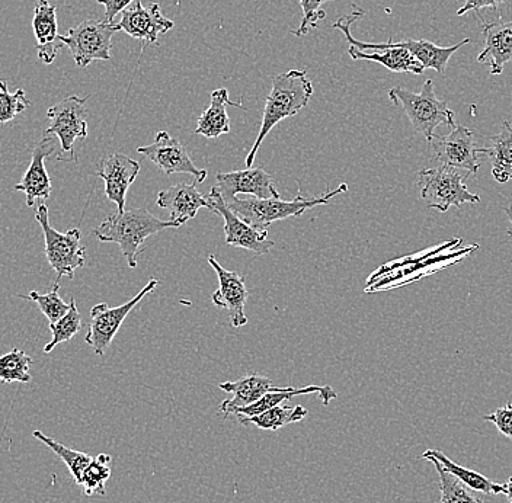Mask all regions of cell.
Masks as SVG:
<instances>
[{"label": "cell", "mask_w": 512, "mask_h": 503, "mask_svg": "<svg viewBox=\"0 0 512 503\" xmlns=\"http://www.w3.org/2000/svg\"><path fill=\"white\" fill-rule=\"evenodd\" d=\"M172 220H160L146 208H133L124 213L111 214L94 230L101 243H117L127 259L128 267H137V256L143 252V245L150 236L166 229H178Z\"/></svg>", "instance_id": "cell-1"}, {"label": "cell", "mask_w": 512, "mask_h": 503, "mask_svg": "<svg viewBox=\"0 0 512 503\" xmlns=\"http://www.w3.org/2000/svg\"><path fill=\"white\" fill-rule=\"evenodd\" d=\"M312 95V80L307 78L304 70H290L272 78V89L265 101L261 128L251 152L246 156V168H252L254 165L256 153L272 128L286 118L299 114V111L309 105Z\"/></svg>", "instance_id": "cell-2"}, {"label": "cell", "mask_w": 512, "mask_h": 503, "mask_svg": "<svg viewBox=\"0 0 512 503\" xmlns=\"http://www.w3.org/2000/svg\"><path fill=\"white\" fill-rule=\"evenodd\" d=\"M348 191L347 184H341L338 188L331 191L326 189L325 194L316 198H306L303 195H297L294 200L283 201L281 198H267V200H259V198H233L226 201L230 210L239 216L240 219L246 221L249 226L258 230H267L275 221L290 219V217H300L307 210L318 207V205L328 204L336 195L344 194Z\"/></svg>", "instance_id": "cell-3"}, {"label": "cell", "mask_w": 512, "mask_h": 503, "mask_svg": "<svg viewBox=\"0 0 512 503\" xmlns=\"http://www.w3.org/2000/svg\"><path fill=\"white\" fill-rule=\"evenodd\" d=\"M389 98L396 107L405 111L416 133L422 134L428 143L435 139V128L440 127L441 124L456 126L454 112L448 108L446 101L437 98L434 82L431 79L425 80L419 94L396 86L390 89Z\"/></svg>", "instance_id": "cell-4"}, {"label": "cell", "mask_w": 512, "mask_h": 503, "mask_svg": "<svg viewBox=\"0 0 512 503\" xmlns=\"http://www.w3.org/2000/svg\"><path fill=\"white\" fill-rule=\"evenodd\" d=\"M363 16L364 11L355 8L351 15L342 16L332 24V27L341 31L350 43L348 54H350L352 60H368V62L380 63L390 72L395 73L422 75L425 72V67L415 59L414 54L406 48L400 47L399 43H393L392 40H389L387 43L373 44L355 40L351 34V25Z\"/></svg>", "instance_id": "cell-5"}, {"label": "cell", "mask_w": 512, "mask_h": 503, "mask_svg": "<svg viewBox=\"0 0 512 503\" xmlns=\"http://www.w3.org/2000/svg\"><path fill=\"white\" fill-rule=\"evenodd\" d=\"M472 175L464 169L440 165L437 168L419 171L421 198L428 207L435 208L440 213H446L450 207H460L463 204H479V195L472 194L467 189L466 181Z\"/></svg>", "instance_id": "cell-6"}, {"label": "cell", "mask_w": 512, "mask_h": 503, "mask_svg": "<svg viewBox=\"0 0 512 503\" xmlns=\"http://www.w3.org/2000/svg\"><path fill=\"white\" fill-rule=\"evenodd\" d=\"M35 220L40 224L46 242V256L50 267L56 271V283L63 277L73 280L75 272L85 265L86 249L82 246V233L79 229H70L60 233L48 223V208L46 204L38 205Z\"/></svg>", "instance_id": "cell-7"}, {"label": "cell", "mask_w": 512, "mask_h": 503, "mask_svg": "<svg viewBox=\"0 0 512 503\" xmlns=\"http://www.w3.org/2000/svg\"><path fill=\"white\" fill-rule=\"evenodd\" d=\"M118 32L117 24L88 19L78 27L70 28L69 34L60 35L64 46L69 48L78 67H88L95 60L111 59L112 37Z\"/></svg>", "instance_id": "cell-8"}, {"label": "cell", "mask_w": 512, "mask_h": 503, "mask_svg": "<svg viewBox=\"0 0 512 503\" xmlns=\"http://www.w3.org/2000/svg\"><path fill=\"white\" fill-rule=\"evenodd\" d=\"M158 287V280H150L134 299L121 304V306L110 307L108 304L101 303L92 307L91 323H89V332L85 336V342L94 349L98 357H104L131 310L136 309L137 304Z\"/></svg>", "instance_id": "cell-9"}, {"label": "cell", "mask_w": 512, "mask_h": 503, "mask_svg": "<svg viewBox=\"0 0 512 503\" xmlns=\"http://www.w3.org/2000/svg\"><path fill=\"white\" fill-rule=\"evenodd\" d=\"M86 101L88 96H69L47 111L50 126L44 131V137H57L62 144L63 153H67L70 160H75L76 140H85L88 137Z\"/></svg>", "instance_id": "cell-10"}, {"label": "cell", "mask_w": 512, "mask_h": 503, "mask_svg": "<svg viewBox=\"0 0 512 503\" xmlns=\"http://www.w3.org/2000/svg\"><path fill=\"white\" fill-rule=\"evenodd\" d=\"M207 198L211 213L220 214L223 217L227 245L246 249V251L258 253V255H264L274 248L275 243L268 240V230L255 229L236 216L224 201L219 188H211Z\"/></svg>", "instance_id": "cell-11"}, {"label": "cell", "mask_w": 512, "mask_h": 503, "mask_svg": "<svg viewBox=\"0 0 512 503\" xmlns=\"http://www.w3.org/2000/svg\"><path fill=\"white\" fill-rule=\"evenodd\" d=\"M137 152L146 156L150 162L155 163L166 176L175 175V173H188V175L194 176L195 184L206 181L208 175L206 169L197 168L188 155L187 147L166 131H159L156 134L155 142L149 146L139 147Z\"/></svg>", "instance_id": "cell-12"}, {"label": "cell", "mask_w": 512, "mask_h": 503, "mask_svg": "<svg viewBox=\"0 0 512 503\" xmlns=\"http://www.w3.org/2000/svg\"><path fill=\"white\" fill-rule=\"evenodd\" d=\"M434 159L440 165L453 166V168L464 169L472 175L478 173L479 147L476 146L475 133L464 126H454L450 134L444 137H437L432 140Z\"/></svg>", "instance_id": "cell-13"}, {"label": "cell", "mask_w": 512, "mask_h": 503, "mask_svg": "<svg viewBox=\"0 0 512 503\" xmlns=\"http://www.w3.org/2000/svg\"><path fill=\"white\" fill-rule=\"evenodd\" d=\"M208 264L213 267L219 277V288L214 291L211 301L214 306L229 312L233 328H242L248 323L245 306L249 299V290L246 287L245 277L238 272L223 268L213 255L208 256Z\"/></svg>", "instance_id": "cell-14"}, {"label": "cell", "mask_w": 512, "mask_h": 503, "mask_svg": "<svg viewBox=\"0 0 512 503\" xmlns=\"http://www.w3.org/2000/svg\"><path fill=\"white\" fill-rule=\"evenodd\" d=\"M175 27L174 21L166 18L160 11L159 3L144 6L140 0H136L133 6L121 12L118 31H124L134 40L144 43L159 44V35L166 34Z\"/></svg>", "instance_id": "cell-15"}, {"label": "cell", "mask_w": 512, "mask_h": 503, "mask_svg": "<svg viewBox=\"0 0 512 503\" xmlns=\"http://www.w3.org/2000/svg\"><path fill=\"white\" fill-rule=\"evenodd\" d=\"M216 187L224 201L233 200L238 194H248L259 200L281 198L275 188L274 178L264 168H249L246 171L217 173Z\"/></svg>", "instance_id": "cell-16"}, {"label": "cell", "mask_w": 512, "mask_h": 503, "mask_svg": "<svg viewBox=\"0 0 512 503\" xmlns=\"http://www.w3.org/2000/svg\"><path fill=\"white\" fill-rule=\"evenodd\" d=\"M140 172V163L121 153H114L99 162L96 175L105 182V195L117 204L118 213H124L127 192Z\"/></svg>", "instance_id": "cell-17"}, {"label": "cell", "mask_w": 512, "mask_h": 503, "mask_svg": "<svg viewBox=\"0 0 512 503\" xmlns=\"http://www.w3.org/2000/svg\"><path fill=\"white\" fill-rule=\"evenodd\" d=\"M54 149H56V142L53 137H43V140L32 150L30 168L22 176L19 184L15 185V191L24 192L27 197L28 207H34L38 200L46 201L50 198L53 187H51V179L44 162L53 155Z\"/></svg>", "instance_id": "cell-18"}, {"label": "cell", "mask_w": 512, "mask_h": 503, "mask_svg": "<svg viewBox=\"0 0 512 503\" xmlns=\"http://www.w3.org/2000/svg\"><path fill=\"white\" fill-rule=\"evenodd\" d=\"M220 389L226 393H232L230 400H224L220 405V412L224 418L236 415L240 409L254 405L261 397L270 392H286L290 387H277L272 383L271 378L249 374L236 381H224L219 384Z\"/></svg>", "instance_id": "cell-19"}, {"label": "cell", "mask_w": 512, "mask_h": 503, "mask_svg": "<svg viewBox=\"0 0 512 503\" xmlns=\"http://www.w3.org/2000/svg\"><path fill=\"white\" fill-rule=\"evenodd\" d=\"M32 31H34L38 59L46 64L54 63L64 44L60 38L59 24H57V8L48 0H38L34 9V19H32Z\"/></svg>", "instance_id": "cell-20"}, {"label": "cell", "mask_w": 512, "mask_h": 503, "mask_svg": "<svg viewBox=\"0 0 512 503\" xmlns=\"http://www.w3.org/2000/svg\"><path fill=\"white\" fill-rule=\"evenodd\" d=\"M156 204L168 211L171 220L178 223L179 226H184L188 220L194 219L201 208L210 210L208 198L198 191L195 184H179L163 189L158 194Z\"/></svg>", "instance_id": "cell-21"}, {"label": "cell", "mask_w": 512, "mask_h": 503, "mask_svg": "<svg viewBox=\"0 0 512 503\" xmlns=\"http://www.w3.org/2000/svg\"><path fill=\"white\" fill-rule=\"evenodd\" d=\"M485 47L478 63L488 64L491 75H501L504 66L512 60V21L491 22L483 25Z\"/></svg>", "instance_id": "cell-22"}, {"label": "cell", "mask_w": 512, "mask_h": 503, "mask_svg": "<svg viewBox=\"0 0 512 503\" xmlns=\"http://www.w3.org/2000/svg\"><path fill=\"white\" fill-rule=\"evenodd\" d=\"M227 105L242 108V104L229 101L227 89H216L211 92L210 107L198 118L195 134L204 136L206 139H219L223 134H229L232 128H230V118L227 115Z\"/></svg>", "instance_id": "cell-23"}, {"label": "cell", "mask_w": 512, "mask_h": 503, "mask_svg": "<svg viewBox=\"0 0 512 503\" xmlns=\"http://www.w3.org/2000/svg\"><path fill=\"white\" fill-rule=\"evenodd\" d=\"M491 146L479 147V155L491 160L492 175L499 184L512 181V124L505 120L501 133L488 137Z\"/></svg>", "instance_id": "cell-24"}, {"label": "cell", "mask_w": 512, "mask_h": 503, "mask_svg": "<svg viewBox=\"0 0 512 503\" xmlns=\"http://www.w3.org/2000/svg\"><path fill=\"white\" fill-rule=\"evenodd\" d=\"M422 458L430 460L434 458L440 463V466L448 473L453 474L454 477L460 480L467 488L475 490V492L483 493V495H505V486L499 483L492 482L488 477L483 476L475 470L467 469V467L460 466L456 461L448 458L443 451L440 450H427L422 454Z\"/></svg>", "instance_id": "cell-25"}, {"label": "cell", "mask_w": 512, "mask_h": 503, "mask_svg": "<svg viewBox=\"0 0 512 503\" xmlns=\"http://www.w3.org/2000/svg\"><path fill=\"white\" fill-rule=\"evenodd\" d=\"M309 415V410L303 406H275L261 415L251 416V418L239 419V424L243 426L255 425L259 429H268V431H277L284 426L297 424L303 421Z\"/></svg>", "instance_id": "cell-26"}, {"label": "cell", "mask_w": 512, "mask_h": 503, "mask_svg": "<svg viewBox=\"0 0 512 503\" xmlns=\"http://www.w3.org/2000/svg\"><path fill=\"white\" fill-rule=\"evenodd\" d=\"M428 461L434 464L438 477H440L438 488H440L441 503H483V499L476 495L478 492L463 485L457 477L444 470L437 460L430 458Z\"/></svg>", "instance_id": "cell-27"}, {"label": "cell", "mask_w": 512, "mask_h": 503, "mask_svg": "<svg viewBox=\"0 0 512 503\" xmlns=\"http://www.w3.org/2000/svg\"><path fill=\"white\" fill-rule=\"evenodd\" d=\"M32 437L37 438L38 441L46 444L56 456L62 458L73 479H75L76 485H79L80 477L85 472L86 467L92 463L94 457L89 454L82 453V451L72 450V448L66 447V445L60 444V442L54 441L53 438L47 437L41 431L32 432Z\"/></svg>", "instance_id": "cell-28"}, {"label": "cell", "mask_w": 512, "mask_h": 503, "mask_svg": "<svg viewBox=\"0 0 512 503\" xmlns=\"http://www.w3.org/2000/svg\"><path fill=\"white\" fill-rule=\"evenodd\" d=\"M32 358L21 349H12L0 357V381L2 383H30Z\"/></svg>", "instance_id": "cell-29"}, {"label": "cell", "mask_w": 512, "mask_h": 503, "mask_svg": "<svg viewBox=\"0 0 512 503\" xmlns=\"http://www.w3.org/2000/svg\"><path fill=\"white\" fill-rule=\"evenodd\" d=\"M111 456L108 454H99L92 460V463L86 467L82 477H80L79 486H82L86 496L105 495V483L111 477Z\"/></svg>", "instance_id": "cell-30"}, {"label": "cell", "mask_w": 512, "mask_h": 503, "mask_svg": "<svg viewBox=\"0 0 512 503\" xmlns=\"http://www.w3.org/2000/svg\"><path fill=\"white\" fill-rule=\"evenodd\" d=\"M82 328V316H80L75 299H72V301H70L69 312H67L59 322L50 323V331L53 333V339L44 346V352L50 354L57 345L64 344V342H69L70 339L75 338V336L82 331Z\"/></svg>", "instance_id": "cell-31"}, {"label": "cell", "mask_w": 512, "mask_h": 503, "mask_svg": "<svg viewBox=\"0 0 512 503\" xmlns=\"http://www.w3.org/2000/svg\"><path fill=\"white\" fill-rule=\"evenodd\" d=\"M59 288L60 284L54 283L53 291H50V293L38 294L37 291H31L28 296H21V294H19V297L37 303L43 315L47 317L48 322L56 323L59 322L70 309V303H64L62 297L59 296Z\"/></svg>", "instance_id": "cell-32"}, {"label": "cell", "mask_w": 512, "mask_h": 503, "mask_svg": "<svg viewBox=\"0 0 512 503\" xmlns=\"http://www.w3.org/2000/svg\"><path fill=\"white\" fill-rule=\"evenodd\" d=\"M31 102L28 101L24 89H18L15 92H9L8 83L0 80V124L11 123L22 114Z\"/></svg>", "instance_id": "cell-33"}, {"label": "cell", "mask_w": 512, "mask_h": 503, "mask_svg": "<svg viewBox=\"0 0 512 503\" xmlns=\"http://www.w3.org/2000/svg\"><path fill=\"white\" fill-rule=\"evenodd\" d=\"M326 2H332V0H300L303 9L302 24L299 30L293 31V34L303 37L313 28H318L319 22L326 18V12L322 8L323 3Z\"/></svg>", "instance_id": "cell-34"}, {"label": "cell", "mask_w": 512, "mask_h": 503, "mask_svg": "<svg viewBox=\"0 0 512 503\" xmlns=\"http://www.w3.org/2000/svg\"><path fill=\"white\" fill-rule=\"evenodd\" d=\"M483 421L492 422L499 432L512 441V403H507L504 408L483 416Z\"/></svg>", "instance_id": "cell-35"}, {"label": "cell", "mask_w": 512, "mask_h": 503, "mask_svg": "<svg viewBox=\"0 0 512 503\" xmlns=\"http://www.w3.org/2000/svg\"><path fill=\"white\" fill-rule=\"evenodd\" d=\"M96 2L105 6L104 21L108 22V24H114L115 16L126 11L128 6H130L131 3L136 2V0H96Z\"/></svg>", "instance_id": "cell-36"}, {"label": "cell", "mask_w": 512, "mask_h": 503, "mask_svg": "<svg viewBox=\"0 0 512 503\" xmlns=\"http://www.w3.org/2000/svg\"><path fill=\"white\" fill-rule=\"evenodd\" d=\"M510 0H464V5L457 11V15L463 16L472 11H479V9L498 8Z\"/></svg>", "instance_id": "cell-37"}, {"label": "cell", "mask_w": 512, "mask_h": 503, "mask_svg": "<svg viewBox=\"0 0 512 503\" xmlns=\"http://www.w3.org/2000/svg\"><path fill=\"white\" fill-rule=\"evenodd\" d=\"M505 496H507L508 502L512 503V476L511 479L505 483Z\"/></svg>", "instance_id": "cell-38"}, {"label": "cell", "mask_w": 512, "mask_h": 503, "mask_svg": "<svg viewBox=\"0 0 512 503\" xmlns=\"http://www.w3.org/2000/svg\"><path fill=\"white\" fill-rule=\"evenodd\" d=\"M505 213H507L508 219H510V227H508L507 235L512 237V205L510 207H504Z\"/></svg>", "instance_id": "cell-39"}]
</instances>
